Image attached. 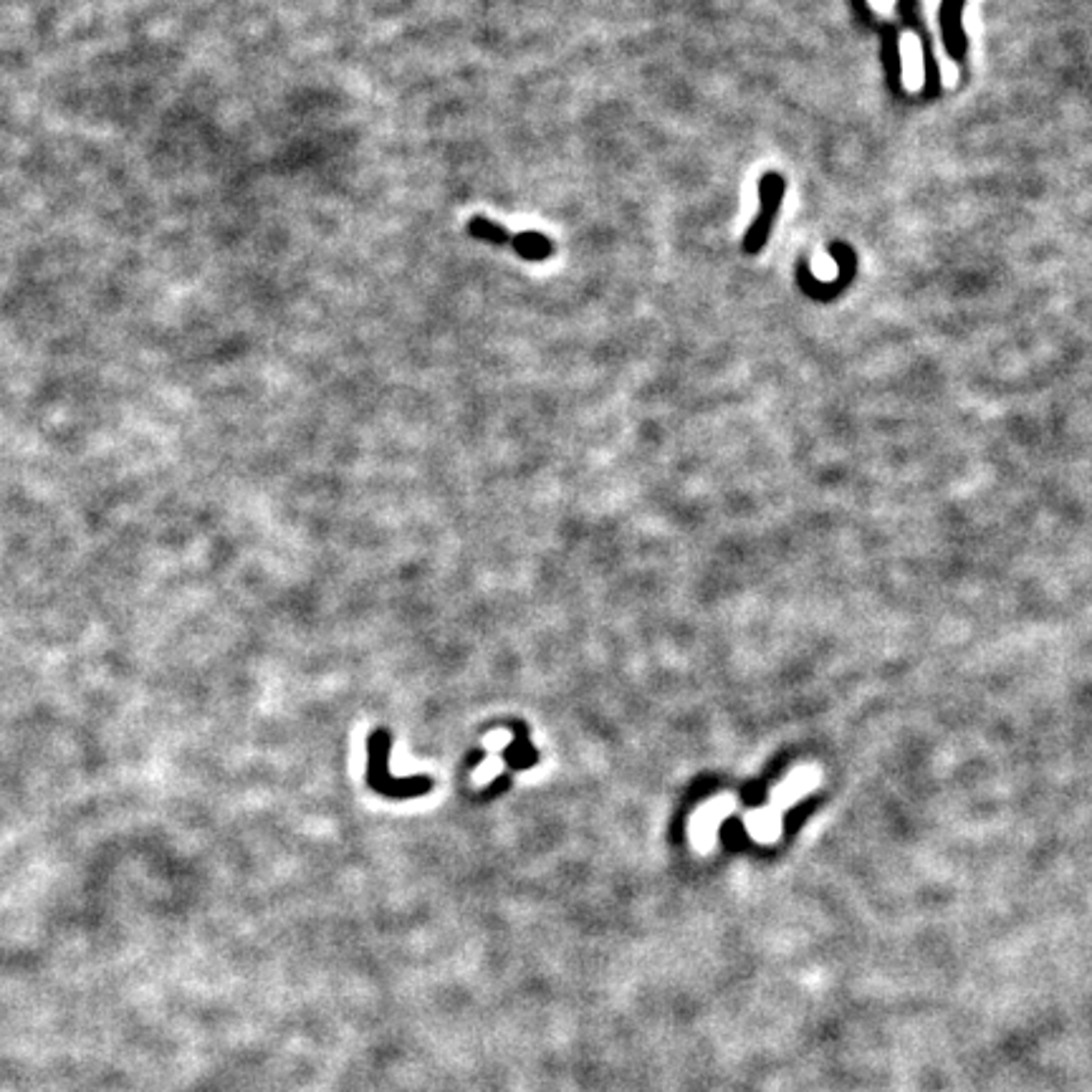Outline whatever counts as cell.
Returning <instances> with one entry per match:
<instances>
[{
	"mask_svg": "<svg viewBox=\"0 0 1092 1092\" xmlns=\"http://www.w3.org/2000/svg\"><path fill=\"white\" fill-rule=\"evenodd\" d=\"M512 246L526 261H544L554 253L552 238L541 233H516L512 238Z\"/></svg>",
	"mask_w": 1092,
	"mask_h": 1092,
	"instance_id": "2",
	"label": "cell"
},
{
	"mask_svg": "<svg viewBox=\"0 0 1092 1092\" xmlns=\"http://www.w3.org/2000/svg\"><path fill=\"white\" fill-rule=\"evenodd\" d=\"M781 195H784V177L776 175V172L763 175L761 182H758V198H761V211H758V215H757V220H754L752 228L746 230L744 253H758L763 248V243H766V238H769V233H771V225H774L776 212H779Z\"/></svg>",
	"mask_w": 1092,
	"mask_h": 1092,
	"instance_id": "1",
	"label": "cell"
},
{
	"mask_svg": "<svg viewBox=\"0 0 1092 1092\" xmlns=\"http://www.w3.org/2000/svg\"><path fill=\"white\" fill-rule=\"evenodd\" d=\"M468 235H473V238H478V241L494 243V246H512V238H514V233H509L504 225L494 223V220H486V217H473V220L468 223Z\"/></svg>",
	"mask_w": 1092,
	"mask_h": 1092,
	"instance_id": "3",
	"label": "cell"
}]
</instances>
